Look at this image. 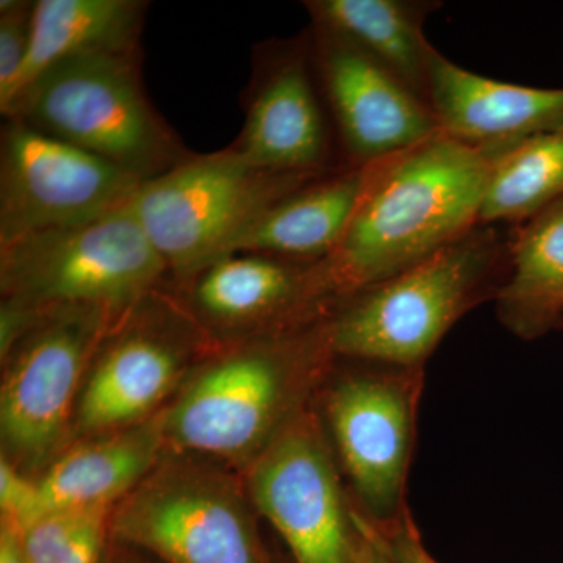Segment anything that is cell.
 Wrapping results in <instances>:
<instances>
[{
  "label": "cell",
  "instance_id": "cell-15",
  "mask_svg": "<svg viewBox=\"0 0 563 563\" xmlns=\"http://www.w3.org/2000/svg\"><path fill=\"white\" fill-rule=\"evenodd\" d=\"M255 69L246 120L232 150L269 172L325 174L346 166L314 73L309 33L268 46Z\"/></svg>",
  "mask_w": 563,
  "mask_h": 563
},
{
  "label": "cell",
  "instance_id": "cell-25",
  "mask_svg": "<svg viewBox=\"0 0 563 563\" xmlns=\"http://www.w3.org/2000/svg\"><path fill=\"white\" fill-rule=\"evenodd\" d=\"M36 506V481L2 454L0 459V512L2 523L22 531L31 523Z\"/></svg>",
  "mask_w": 563,
  "mask_h": 563
},
{
  "label": "cell",
  "instance_id": "cell-29",
  "mask_svg": "<svg viewBox=\"0 0 563 563\" xmlns=\"http://www.w3.org/2000/svg\"><path fill=\"white\" fill-rule=\"evenodd\" d=\"M0 563H31L22 548L20 531L0 523Z\"/></svg>",
  "mask_w": 563,
  "mask_h": 563
},
{
  "label": "cell",
  "instance_id": "cell-3",
  "mask_svg": "<svg viewBox=\"0 0 563 563\" xmlns=\"http://www.w3.org/2000/svg\"><path fill=\"white\" fill-rule=\"evenodd\" d=\"M512 229L477 224L406 272L344 299L328 322L333 354L424 366L455 322L501 291Z\"/></svg>",
  "mask_w": 563,
  "mask_h": 563
},
{
  "label": "cell",
  "instance_id": "cell-30",
  "mask_svg": "<svg viewBox=\"0 0 563 563\" xmlns=\"http://www.w3.org/2000/svg\"><path fill=\"white\" fill-rule=\"evenodd\" d=\"M102 563H158L151 555L141 553L135 548L125 547V544L113 542L110 539V547L107 550Z\"/></svg>",
  "mask_w": 563,
  "mask_h": 563
},
{
  "label": "cell",
  "instance_id": "cell-8",
  "mask_svg": "<svg viewBox=\"0 0 563 563\" xmlns=\"http://www.w3.org/2000/svg\"><path fill=\"white\" fill-rule=\"evenodd\" d=\"M322 384V422L350 479L354 506L373 525L407 509L424 366L350 361Z\"/></svg>",
  "mask_w": 563,
  "mask_h": 563
},
{
  "label": "cell",
  "instance_id": "cell-24",
  "mask_svg": "<svg viewBox=\"0 0 563 563\" xmlns=\"http://www.w3.org/2000/svg\"><path fill=\"white\" fill-rule=\"evenodd\" d=\"M106 510H55L20 531L22 548L31 563H60L69 544L96 514Z\"/></svg>",
  "mask_w": 563,
  "mask_h": 563
},
{
  "label": "cell",
  "instance_id": "cell-13",
  "mask_svg": "<svg viewBox=\"0 0 563 563\" xmlns=\"http://www.w3.org/2000/svg\"><path fill=\"white\" fill-rule=\"evenodd\" d=\"M180 285L181 302L218 344L309 328L342 303L325 261L252 252L220 258Z\"/></svg>",
  "mask_w": 563,
  "mask_h": 563
},
{
  "label": "cell",
  "instance_id": "cell-10",
  "mask_svg": "<svg viewBox=\"0 0 563 563\" xmlns=\"http://www.w3.org/2000/svg\"><path fill=\"white\" fill-rule=\"evenodd\" d=\"M120 317L92 307L38 312L2 355L0 429L7 457L29 466L57 459L76 422L92 358Z\"/></svg>",
  "mask_w": 563,
  "mask_h": 563
},
{
  "label": "cell",
  "instance_id": "cell-5",
  "mask_svg": "<svg viewBox=\"0 0 563 563\" xmlns=\"http://www.w3.org/2000/svg\"><path fill=\"white\" fill-rule=\"evenodd\" d=\"M168 279L132 201L85 224L0 244L2 301L33 312L92 307L120 317Z\"/></svg>",
  "mask_w": 563,
  "mask_h": 563
},
{
  "label": "cell",
  "instance_id": "cell-19",
  "mask_svg": "<svg viewBox=\"0 0 563 563\" xmlns=\"http://www.w3.org/2000/svg\"><path fill=\"white\" fill-rule=\"evenodd\" d=\"M440 5L432 0L306 2L313 25L351 41L426 103L437 49L426 38L424 24Z\"/></svg>",
  "mask_w": 563,
  "mask_h": 563
},
{
  "label": "cell",
  "instance_id": "cell-11",
  "mask_svg": "<svg viewBox=\"0 0 563 563\" xmlns=\"http://www.w3.org/2000/svg\"><path fill=\"white\" fill-rule=\"evenodd\" d=\"M335 457L321 415L309 404L246 465L252 506L279 533L292 563H355L354 504Z\"/></svg>",
  "mask_w": 563,
  "mask_h": 563
},
{
  "label": "cell",
  "instance_id": "cell-21",
  "mask_svg": "<svg viewBox=\"0 0 563 563\" xmlns=\"http://www.w3.org/2000/svg\"><path fill=\"white\" fill-rule=\"evenodd\" d=\"M146 3L139 0H36L32 16L31 52L21 92L58 63L96 54L140 51Z\"/></svg>",
  "mask_w": 563,
  "mask_h": 563
},
{
  "label": "cell",
  "instance_id": "cell-14",
  "mask_svg": "<svg viewBox=\"0 0 563 563\" xmlns=\"http://www.w3.org/2000/svg\"><path fill=\"white\" fill-rule=\"evenodd\" d=\"M309 38L343 165L366 168L440 132L428 103L351 41L313 24Z\"/></svg>",
  "mask_w": 563,
  "mask_h": 563
},
{
  "label": "cell",
  "instance_id": "cell-28",
  "mask_svg": "<svg viewBox=\"0 0 563 563\" xmlns=\"http://www.w3.org/2000/svg\"><path fill=\"white\" fill-rule=\"evenodd\" d=\"M352 515H354L355 528H357V555H355V563H390L369 521L358 512L355 506Z\"/></svg>",
  "mask_w": 563,
  "mask_h": 563
},
{
  "label": "cell",
  "instance_id": "cell-12",
  "mask_svg": "<svg viewBox=\"0 0 563 563\" xmlns=\"http://www.w3.org/2000/svg\"><path fill=\"white\" fill-rule=\"evenodd\" d=\"M140 185L90 152L7 118L0 135V244L98 220L131 202Z\"/></svg>",
  "mask_w": 563,
  "mask_h": 563
},
{
  "label": "cell",
  "instance_id": "cell-9",
  "mask_svg": "<svg viewBox=\"0 0 563 563\" xmlns=\"http://www.w3.org/2000/svg\"><path fill=\"white\" fill-rule=\"evenodd\" d=\"M217 344L180 298L152 291L113 322L96 352L76 432L87 439L151 420Z\"/></svg>",
  "mask_w": 563,
  "mask_h": 563
},
{
  "label": "cell",
  "instance_id": "cell-4",
  "mask_svg": "<svg viewBox=\"0 0 563 563\" xmlns=\"http://www.w3.org/2000/svg\"><path fill=\"white\" fill-rule=\"evenodd\" d=\"M140 57L139 51L58 63L21 92L7 118L90 152L141 184L155 179L192 154L147 98Z\"/></svg>",
  "mask_w": 563,
  "mask_h": 563
},
{
  "label": "cell",
  "instance_id": "cell-7",
  "mask_svg": "<svg viewBox=\"0 0 563 563\" xmlns=\"http://www.w3.org/2000/svg\"><path fill=\"white\" fill-rule=\"evenodd\" d=\"M250 495L198 455L166 451L110 514V539L158 563H269Z\"/></svg>",
  "mask_w": 563,
  "mask_h": 563
},
{
  "label": "cell",
  "instance_id": "cell-26",
  "mask_svg": "<svg viewBox=\"0 0 563 563\" xmlns=\"http://www.w3.org/2000/svg\"><path fill=\"white\" fill-rule=\"evenodd\" d=\"M369 525L390 563H440L422 542L409 507L388 523L373 525L369 521Z\"/></svg>",
  "mask_w": 563,
  "mask_h": 563
},
{
  "label": "cell",
  "instance_id": "cell-23",
  "mask_svg": "<svg viewBox=\"0 0 563 563\" xmlns=\"http://www.w3.org/2000/svg\"><path fill=\"white\" fill-rule=\"evenodd\" d=\"M35 2L2 0L0 2V111L9 113L29 52H31L32 16Z\"/></svg>",
  "mask_w": 563,
  "mask_h": 563
},
{
  "label": "cell",
  "instance_id": "cell-16",
  "mask_svg": "<svg viewBox=\"0 0 563 563\" xmlns=\"http://www.w3.org/2000/svg\"><path fill=\"white\" fill-rule=\"evenodd\" d=\"M428 103L440 132L476 146L520 144L563 122V88L488 79L437 51Z\"/></svg>",
  "mask_w": 563,
  "mask_h": 563
},
{
  "label": "cell",
  "instance_id": "cell-27",
  "mask_svg": "<svg viewBox=\"0 0 563 563\" xmlns=\"http://www.w3.org/2000/svg\"><path fill=\"white\" fill-rule=\"evenodd\" d=\"M110 514H96L77 533L60 563H102L110 547Z\"/></svg>",
  "mask_w": 563,
  "mask_h": 563
},
{
  "label": "cell",
  "instance_id": "cell-18",
  "mask_svg": "<svg viewBox=\"0 0 563 563\" xmlns=\"http://www.w3.org/2000/svg\"><path fill=\"white\" fill-rule=\"evenodd\" d=\"M363 181L365 168L355 166H342L307 181L269 207L232 254L252 252L288 261H325L350 228Z\"/></svg>",
  "mask_w": 563,
  "mask_h": 563
},
{
  "label": "cell",
  "instance_id": "cell-17",
  "mask_svg": "<svg viewBox=\"0 0 563 563\" xmlns=\"http://www.w3.org/2000/svg\"><path fill=\"white\" fill-rule=\"evenodd\" d=\"M166 451L161 413L132 428L87 437L58 454L36 479L32 521L55 510L113 509Z\"/></svg>",
  "mask_w": 563,
  "mask_h": 563
},
{
  "label": "cell",
  "instance_id": "cell-2",
  "mask_svg": "<svg viewBox=\"0 0 563 563\" xmlns=\"http://www.w3.org/2000/svg\"><path fill=\"white\" fill-rule=\"evenodd\" d=\"M328 322L217 344L161 412L166 448L246 466L312 404L331 373Z\"/></svg>",
  "mask_w": 563,
  "mask_h": 563
},
{
  "label": "cell",
  "instance_id": "cell-6",
  "mask_svg": "<svg viewBox=\"0 0 563 563\" xmlns=\"http://www.w3.org/2000/svg\"><path fill=\"white\" fill-rule=\"evenodd\" d=\"M320 176L269 172L229 146L192 154L172 172L143 181L132 209L169 277L181 284L231 255L269 207Z\"/></svg>",
  "mask_w": 563,
  "mask_h": 563
},
{
  "label": "cell",
  "instance_id": "cell-1",
  "mask_svg": "<svg viewBox=\"0 0 563 563\" xmlns=\"http://www.w3.org/2000/svg\"><path fill=\"white\" fill-rule=\"evenodd\" d=\"M515 146H476L439 132L366 166L350 228L325 258L342 302L481 224L493 169Z\"/></svg>",
  "mask_w": 563,
  "mask_h": 563
},
{
  "label": "cell",
  "instance_id": "cell-20",
  "mask_svg": "<svg viewBox=\"0 0 563 563\" xmlns=\"http://www.w3.org/2000/svg\"><path fill=\"white\" fill-rule=\"evenodd\" d=\"M495 303L518 339L563 328V199L514 225L509 276Z\"/></svg>",
  "mask_w": 563,
  "mask_h": 563
},
{
  "label": "cell",
  "instance_id": "cell-22",
  "mask_svg": "<svg viewBox=\"0 0 563 563\" xmlns=\"http://www.w3.org/2000/svg\"><path fill=\"white\" fill-rule=\"evenodd\" d=\"M563 199V122L521 141L496 163L481 224L518 225Z\"/></svg>",
  "mask_w": 563,
  "mask_h": 563
}]
</instances>
